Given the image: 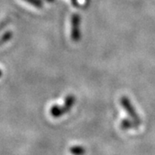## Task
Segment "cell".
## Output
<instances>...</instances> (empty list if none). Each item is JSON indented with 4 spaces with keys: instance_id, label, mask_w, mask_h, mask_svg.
<instances>
[{
    "instance_id": "1",
    "label": "cell",
    "mask_w": 155,
    "mask_h": 155,
    "mask_svg": "<svg viewBox=\"0 0 155 155\" xmlns=\"http://www.w3.org/2000/svg\"><path fill=\"white\" fill-rule=\"evenodd\" d=\"M121 104H122L123 109L127 111V114L131 117L132 121H133L134 125H135V127L139 126L140 123V117L137 115V112L135 110V109L132 105L130 100L128 99L127 97H122V98H121Z\"/></svg>"
},
{
    "instance_id": "2",
    "label": "cell",
    "mask_w": 155,
    "mask_h": 155,
    "mask_svg": "<svg viewBox=\"0 0 155 155\" xmlns=\"http://www.w3.org/2000/svg\"><path fill=\"white\" fill-rule=\"evenodd\" d=\"M81 17L78 14H73L71 18V38L73 41L77 42L81 38L80 31Z\"/></svg>"
},
{
    "instance_id": "3",
    "label": "cell",
    "mask_w": 155,
    "mask_h": 155,
    "mask_svg": "<svg viewBox=\"0 0 155 155\" xmlns=\"http://www.w3.org/2000/svg\"><path fill=\"white\" fill-rule=\"evenodd\" d=\"M75 100H76V98H75V97L73 95H69V96H67V97H66L65 102H64V104L61 106V109H62V110L64 112V114L67 113L68 111L72 109V106L74 105V104H75Z\"/></svg>"
},
{
    "instance_id": "4",
    "label": "cell",
    "mask_w": 155,
    "mask_h": 155,
    "mask_svg": "<svg viewBox=\"0 0 155 155\" xmlns=\"http://www.w3.org/2000/svg\"><path fill=\"white\" fill-rule=\"evenodd\" d=\"M49 113L51 116L54 118H57V117H61V116L64 115V112L61 109V106H59L55 104V105H53L51 108H50Z\"/></svg>"
},
{
    "instance_id": "5",
    "label": "cell",
    "mask_w": 155,
    "mask_h": 155,
    "mask_svg": "<svg viewBox=\"0 0 155 155\" xmlns=\"http://www.w3.org/2000/svg\"><path fill=\"white\" fill-rule=\"evenodd\" d=\"M70 152L73 155H84L85 153V149L82 146H73L70 148Z\"/></svg>"
},
{
    "instance_id": "6",
    "label": "cell",
    "mask_w": 155,
    "mask_h": 155,
    "mask_svg": "<svg viewBox=\"0 0 155 155\" xmlns=\"http://www.w3.org/2000/svg\"><path fill=\"white\" fill-rule=\"evenodd\" d=\"M133 127H135L134 123L133 121H130L128 119H123L122 120V123H121V127L123 130H127V129H130Z\"/></svg>"
},
{
    "instance_id": "7",
    "label": "cell",
    "mask_w": 155,
    "mask_h": 155,
    "mask_svg": "<svg viewBox=\"0 0 155 155\" xmlns=\"http://www.w3.org/2000/svg\"><path fill=\"white\" fill-rule=\"evenodd\" d=\"M12 35H13V34H12L11 31H7V32L1 36V38H0V46L3 45L4 43H5V42H7V41H9L12 38Z\"/></svg>"
},
{
    "instance_id": "8",
    "label": "cell",
    "mask_w": 155,
    "mask_h": 155,
    "mask_svg": "<svg viewBox=\"0 0 155 155\" xmlns=\"http://www.w3.org/2000/svg\"><path fill=\"white\" fill-rule=\"evenodd\" d=\"M23 1L27 2L29 5L35 6L36 8H42V6H43L41 0H23Z\"/></svg>"
},
{
    "instance_id": "9",
    "label": "cell",
    "mask_w": 155,
    "mask_h": 155,
    "mask_svg": "<svg viewBox=\"0 0 155 155\" xmlns=\"http://www.w3.org/2000/svg\"><path fill=\"white\" fill-rule=\"evenodd\" d=\"M10 21H11V19H10V18H6V19H5L3 22L0 23V31H1V30H3L4 28H5L6 25L9 23Z\"/></svg>"
},
{
    "instance_id": "10",
    "label": "cell",
    "mask_w": 155,
    "mask_h": 155,
    "mask_svg": "<svg viewBox=\"0 0 155 155\" xmlns=\"http://www.w3.org/2000/svg\"><path fill=\"white\" fill-rule=\"evenodd\" d=\"M72 2V4H73V5H75V6H78V0H71Z\"/></svg>"
},
{
    "instance_id": "11",
    "label": "cell",
    "mask_w": 155,
    "mask_h": 155,
    "mask_svg": "<svg viewBox=\"0 0 155 155\" xmlns=\"http://www.w3.org/2000/svg\"><path fill=\"white\" fill-rule=\"evenodd\" d=\"M47 2H54V0H46Z\"/></svg>"
},
{
    "instance_id": "12",
    "label": "cell",
    "mask_w": 155,
    "mask_h": 155,
    "mask_svg": "<svg viewBox=\"0 0 155 155\" xmlns=\"http://www.w3.org/2000/svg\"><path fill=\"white\" fill-rule=\"evenodd\" d=\"M2 74H3V72H2V71H1V70H0V77H1V76H2Z\"/></svg>"
}]
</instances>
